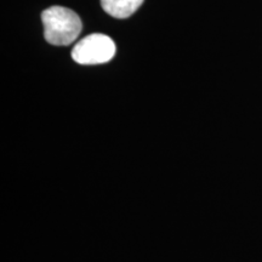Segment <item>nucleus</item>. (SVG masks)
Instances as JSON below:
<instances>
[{
  "mask_svg": "<svg viewBox=\"0 0 262 262\" xmlns=\"http://www.w3.org/2000/svg\"><path fill=\"white\" fill-rule=\"evenodd\" d=\"M116 54V44L100 33L90 34L78 41L72 50V58L79 64H101L111 61Z\"/></svg>",
  "mask_w": 262,
  "mask_h": 262,
  "instance_id": "2",
  "label": "nucleus"
},
{
  "mask_svg": "<svg viewBox=\"0 0 262 262\" xmlns=\"http://www.w3.org/2000/svg\"><path fill=\"white\" fill-rule=\"evenodd\" d=\"M44 37L49 44L55 47H67L79 37L81 19L73 10L63 6H51L42 11Z\"/></svg>",
  "mask_w": 262,
  "mask_h": 262,
  "instance_id": "1",
  "label": "nucleus"
},
{
  "mask_svg": "<svg viewBox=\"0 0 262 262\" xmlns=\"http://www.w3.org/2000/svg\"><path fill=\"white\" fill-rule=\"evenodd\" d=\"M100 2L104 11L114 18L130 17L143 4V0H100Z\"/></svg>",
  "mask_w": 262,
  "mask_h": 262,
  "instance_id": "3",
  "label": "nucleus"
}]
</instances>
